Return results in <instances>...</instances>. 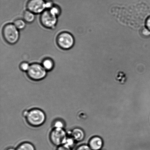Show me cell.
<instances>
[{
  "label": "cell",
  "mask_w": 150,
  "mask_h": 150,
  "mask_svg": "<svg viewBox=\"0 0 150 150\" xmlns=\"http://www.w3.org/2000/svg\"><path fill=\"white\" fill-rule=\"evenodd\" d=\"M23 115L29 125L38 127L42 125L46 120V115L42 110L38 108L25 110Z\"/></svg>",
  "instance_id": "1"
},
{
  "label": "cell",
  "mask_w": 150,
  "mask_h": 150,
  "mask_svg": "<svg viewBox=\"0 0 150 150\" xmlns=\"http://www.w3.org/2000/svg\"><path fill=\"white\" fill-rule=\"evenodd\" d=\"M18 29L14 24L8 23L3 28L2 34L4 40L10 45H14L18 41L20 38Z\"/></svg>",
  "instance_id": "2"
},
{
  "label": "cell",
  "mask_w": 150,
  "mask_h": 150,
  "mask_svg": "<svg viewBox=\"0 0 150 150\" xmlns=\"http://www.w3.org/2000/svg\"><path fill=\"white\" fill-rule=\"evenodd\" d=\"M27 75L29 79L34 81L42 80L46 77L47 71L42 67V64L34 63L30 64Z\"/></svg>",
  "instance_id": "3"
},
{
  "label": "cell",
  "mask_w": 150,
  "mask_h": 150,
  "mask_svg": "<svg viewBox=\"0 0 150 150\" xmlns=\"http://www.w3.org/2000/svg\"><path fill=\"white\" fill-rule=\"evenodd\" d=\"M74 39L73 35L69 32H62L57 36V42L60 48L63 50L70 49L74 44Z\"/></svg>",
  "instance_id": "4"
},
{
  "label": "cell",
  "mask_w": 150,
  "mask_h": 150,
  "mask_svg": "<svg viewBox=\"0 0 150 150\" xmlns=\"http://www.w3.org/2000/svg\"><path fill=\"white\" fill-rule=\"evenodd\" d=\"M67 135L64 129L53 128L50 134V141L53 144L58 146L63 144Z\"/></svg>",
  "instance_id": "5"
},
{
  "label": "cell",
  "mask_w": 150,
  "mask_h": 150,
  "mask_svg": "<svg viewBox=\"0 0 150 150\" xmlns=\"http://www.w3.org/2000/svg\"><path fill=\"white\" fill-rule=\"evenodd\" d=\"M57 17L49 9L45 10L41 15V24L44 27L47 28H54L57 23Z\"/></svg>",
  "instance_id": "6"
},
{
  "label": "cell",
  "mask_w": 150,
  "mask_h": 150,
  "mask_svg": "<svg viewBox=\"0 0 150 150\" xmlns=\"http://www.w3.org/2000/svg\"><path fill=\"white\" fill-rule=\"evenodd\" d=\"M28 10L35 14L42 13L46 8V1L44 0H29L26 4Z\"/></svg>",
  "instance_id": "7"
},
{
  "label": "cell",
  "mask_w": 150,
  "mask_h": 150,
  "mask_svg": "<svg viewBox=\"0 0 150 150\" xmlns=\"http://www.w3.org/2000/svg\"><path fill=\"white\" fill-rule=\"evenodd\" d=\"M67 133V134L72 137L76 142H81L85 137L84 132L79 128H75Z\"/></svg>",
  "instance_id": "8"
},
{
  "label": "cell",
  "mask_w": 150,
  "mask_h": 150,
  "mask_svg": "<svg viewBox=\"0 0 150 150\" xmlns=\"http://www.w3.org/2000/svg\"><path fill=\"white\" fill-rule=\"evenodd\" d=\"M103 145L102 139L98 136L91 138L89 140V145L92 150H100Z\"/></svg>",
  "instance_id": "9"
},
{
  "label": "cell",
  "mask_w": 150,
  "mask_h": 150,
  "mask_svg": "<svg viewBox=\"0 0 150 150\" xmlns=\"http://www.w3.org/2000/svg\"><path fill=\"white\" fill-rule=\"evenodd\" d=\"M42 65L47 71H51L54 68V62L51 58H45L42 61Z\"/></svg>",
  "instance_id": "10"
},
{
  "label": "cell",
  "mask_w": 150,
  "mask_h": 150,
  "mask_svg": "<svg viewBox=\"0 0 150 150\" xmlns=\"http://www.w3.org/2000/svg\"><path fill=\"white\" fill-rule=\"evenodd\" d=\"M23 20L28 23H32L35 18V14L28 10H26L23 13Z\"/></svg>",
  "instance_id": "11"
},
{
  "label": "cell",
  "mask_w": 150,
  "mask_h": 150,
  "mask_svg": "<svg viewBox=\"0 0 150 150\" xmlns=\"http://www.w3.org/2000/svg\"><path fill=\"white\" fill-rule=\"evenodd\" d=\"M16 150H36L34 146L29 142L21 143L17 147Z\"/></svg>",
  "instance_id": "12"
},
{
  "label": "cell",
  "mask_w": 150,
  "mask_h": 150,
  "mask_svg": "<svg viewBox=\"0 0 150 150\" xmlns=\"http://www.w3.org/2000/svg\"><path fill=\"white\" fill-rule=\"evenodd\" d=\"M76 142V141L72 137L68 135L62 145L71 149L75 146Z\"/></svg>",
  "instance_id": "13"
},
{
  "label": "cell",
  "mask_w": 150,
  "mask_h": 150,
  "mask_svg": "<svg viewBox=\"0 0 150 150\" xmlns=\"http://www.w3.org/2000/svg\"><path fill=\"white\" fill-rule=\"evenodd\" d=\"M25 21L23 19H18L15 21L14 24L18 30H23L25 27Z\"/></svg>",
  "instance_id": "14"
},
{
  "label": "cell",
  "mask_w": 150,
  "mask_h": 150,
  "mask_svg": "<svg viewBox=\"0 0 150 150\" xmlns=\"http://www.w3.org/2000/svg\"><path fill=\"white\" fill-rule=\"evenodd\" d=\"M65 123L64 120L61 119H57L54 120L52 123L53 128L64 129Z\"/></svg>",
  "instance_id": "15"
},
{
  "label": "cell",
  "mask_w": 150,
  "mask_h": 150,
  "mask_svg": "<svg viewBox=\"0 0 150 150\" xmlns=\"http://www.w3.org/2000/svg\"><path fill=\"white\" fill-rule=\"evenodd\" d=\"M53 14L58 17L61 13V8L57 6H53L50 9H49Z\"/></svg>",
  "instance_id": "16"
},
{
  "label": "cell",
  "mask_w": 150,
  "mask_h": 150,
  "mask_svg": "<svg viewBox=\"0 0 150 150\" xmlns=\"http://www.w3.org/2000/svg\"><path fill=\"white\" fill-rule=\"evenodd\" d=\"M30 65L27 62H22L20 65V68L21 71L26 72L28 70Z\"/></svg>",
  "instance_id": "17"
},
{
  "label": "cell",
  "mask_w": 150,
  "mask_h": 150,
  "mask_svg": "<svg viewBox=\"0 0 150 150\" xmlns=\"http://www.w3.org/2000/svg\"><path fill=\"white\" fill-rule=\"evenodd\" d=\"M76 150H92L90 147L89 145H82L76 148Z\"/></svg>",
  "instance_id": "18"
},
{
  "label": "cell",
  "mask_w": 150,
  "mask_h": 150,
  "mask_svg": "<svg viewBox=\"0 0 150 150\" xmlns=\"http://www.w3.org/2000/svg\"><path fill=\"white\" fill-rule=\"evenodd\" d=\"M142 33L144 36L147 37L150 36V31L146 28H144L142 30Z\"/></svg>",
  "instance_id": "19"
},
{
  "label": "cell",
  "mask_w": 150,
  "mask_h": 150,
  "mask_svg": "<svg viewBox=\"0 0 150 150\" xmlns=\"http://www.w3.org/2000/svg\"><path fill=\"white\" fill-rule=\"evenodd\" d=\"M71 149L64 145H61L58 146L57 150H71Z\"/></svg>",
  "instance_id": "20"
},
{
  "label": "cell",
  "mask_w": 150,
  "mask_h": 150,
  "mask_svg": "<svg viewBox=\"0 0 150 150\" xmlns=\"http://www.w3.org/2000/svg\"><path fill=\"white\" fill-rule=\"evenodd\" d=\"M146 28L150 31V16L147 18L145 23Z\"/></svg>",
  "instance_id": "21"
},
{
  "label": "cell",
  "mask_w": 150,
  "mask_h": 150,
  "mask_svg": "<svg viewBox=\"0 0 150 150\" xmlns=\"http://www.w3.org/2000/svg\"><path fill=\"white\" fill-rule=\"evenodd\" d=\"M6 150H16V149H14V148H8V149H7Z\"/></svg>",
  "instance_id": "22"
}]
</instances>
